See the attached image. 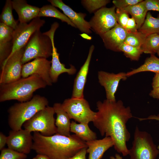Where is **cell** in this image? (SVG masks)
<instances>
[{
	"label": "cell",
	"mask_w": 159,
	"mask_h": 159,
	"mask_svg": "<svg viewBox=\"0 0 159 159\" xmlns=\"http://www.w3.org/2000/svg\"><path fill=\"white\" fill-rule=\"evenodd\" d=\"M45 97L36 95L30 100L15 103L8 109V123L12 130L22 129L24 124L40 110L48 106Z\"/></svg>",
	"instance_id": "4"
},
{
	"label": "cell",
	"mask_w": 159,
	"mask_h": 159,
	"mask_svg": "<svg viewBox=\"0 0 159 159\" xmlns=\"http://www.w3.org/2000/svg\"><path fill=\"white\" fill-rule=\"evenodd\" d=\"M62 105L70 118L79 123L89 124L95 119L96 112L91 110L88 102L84 98L66 99Z\"/></svg>",
	"instance_id": "8"
},
{
	"label": "cell",
	"mask_w": 159,
	"mask_h": 159,
	"mask_svg": "<svg viewBox=\"0 0 159 159\" xmlns=\"http://www.w3.org/2000/svg\"><path fill=\"white\" fill-rule=\"evenodd\" d=\"M55 113L53 107L48 105L25 122L23 126L31 132H38L46 136L52 135L57 133Z\"/></svg>",
	"instance_id": "7"
},
{
	"label": "cell",
	"mask_w": 159,
	"mask_h": 159,
	"mask_svg": "<svg viewBox=\"0 0 159 159\" xmlns=\"http://www.w3.org/2000/svg\"><path fill=\"white\" fill-rule=\"evenodd\" d=\"M116 16L118 24L125 29L129 18V14L124 9H116Z\"/></svg>",
	"instance_id": "34"
},
{
	"label": "cell",
	"mask_w": 159,
	"mask_h": 159,
	"mask_svg": "<svg viewBox=\"0 0 159 159\" xmlns=\"http://www.w3.org/2000/svg\"><path fill=\"white\" fill-rule=\"evenodd\" d=\"M110 2L108 0H82V5L90 13L94 14Z\"/></svg>",
	"instance_id": "31"
},
{
	"label": "cell",
	"mask_w": 159,
	"mask_h": 159,
	"mask_svg": "<svg viewBox=\"0 0 159 159\" xmlns=\"http://www.w3.org/2000/svg\"><path fill=\"white\" fill-rule=\"evenodd\" d=\"M119 51L122 52L126 57L132 61H138L143 53L141 47H133L124 43L119 47Z\"/></svg>",
	"instance_id": "30"
},
{
	"label": "cell",
	"mask_w": 159,
	"mask_h": 159,
	"mask_svg": "<svg viewBox=\"0 0 159 159\" xmlns=\"http://www.w3.org/2000/svg\"><path fill=\"white\" fill-rule=\"evenodd\" d=\"M42 16L56 18L60 19L62 22H66L68 25L76 28L67 16L60 12L56 7L52 4L44 5L40 8L38 17Z\"/></svg>",
	"instance_id": "27"
},
{
	"label": "cell",
	"mask_w": 159,
	"mask_h": 159,
	"mask_svg": "<svg viewBox=\"0 0 159 159\" xmlns=\"http://www.w3.org/2000/svg\"><path fill=\"white\" fill-rule=\"evenodd\" d=\"M32 150L50 159H68L82 149L87 148L86 142L75 134L67 136L56 134L46 136L34 132Z\"/></svg>",
	"instance_id": "2"
},
{
	"label": "cell",
	"mask_w": 159,
	"mask_h": 159,
	"mask_svg": "<svg viewBox=\"0 0 159 159\" xmlns=\"http://www.w3.org/2000/svg\"><path fill=\"white\" fill-rule=\"evenodd\" d=\"M47 86L38 75L34 74L9 83L0 85V102L16 100L19 102L28 101L36 90Z\"/></svg>",
	"instance_id": "3"
},
{
	"label": "cell",
	"mask_w": 159,
	"mask_h": 159,
	"mask_svg": "<svg viewBox=\"0 0 159 159\" xmlns=\"http://www.w3.org/2000/svg\"><path fill=\"white\" fill-rule=\"evenodd\" d=\"M8 147L26 154L29 153L33 144V135L25 129L11 130L7 136Z\"/></svg>",
	"instance_id": "13"
},
{
	"label": "cell",
	"mask_w": 159,
	"mask_h": 159,
	"mask_svg": "<svg viewBox=\"0 0 159 159\" xmlns=\"http://www.w3.org/2000/svg\"><path fill=\"white\" fill-rule=\"evenodd\" d=\"M24 50V47L15 52L1 66L0 85L11 82L21 78Z\"/></svg>",
	"instance_id": "11"
},
{
	"label": "cell",
	"mask_w": 159,
	"mask_h": 159,
	"mask_svg": "<svg viewBox=\"0 0 159 159\" xmlns=\"http://www.w3.org/2000/svg\"><path fill=\"white\" fill-rule=\"evenodd\" d=\"M45 23L44 20L39 17L34 19L29 23H19L14 30L12 50L8 57L24 47L33 34L40 30Z\"/></svg>",
	"instance_id": "9"
},
{
	"label": "cell",
	"mask_w": 159,
	"mask_h": 159,
	"mask_svg": "<svg viewBox=\"0 0 159 159\" xmlns=\"http://www.w3.org/2000/svg\"><path fill=\"white\" fill-rule=\"evenodd\" d=\"M32 159H50L48 156L46 155L37 154Z\"/></svg>",
	"instance_id": "43"
},
{
	"label": "cell",
	"mask_w": 159,
	"mask_h": 159,
	"mask_svg": "<svg viewBox=\"0 0 159 159\" xmlns=\"http://www.w3.org/2000/svg\"><path fill=\"white\" fill-rule=\"evenodd\" d=\"M143 52L155 54L159 49V34H153L148 36L141 47Z\"/></svg>",
	"instance_id": "29"
},
{
	"label": "cell",
	"mask_w": 159,
	"mask_h": 159,
	"mask_svg": "<svg viewBox=\"0 0 159 159\" xmlns=\"http://www.w3.org/2000/svg\"><path fill=\"white\" fill-rule=\"evenodd\" d=\"M81 36L82 37H83L84 38H85V39H91V37L88 36V35L87 34H86V36H85L84 33H83V34H81Z\"/></svg>",
	"instance_id": "45"
},
{
	"label": "cell",
	"mask_w": 159,
	"mask_h": 159,
	"mask_svg": "<svg viewBox=\"0 0 159 159\" xmlns=\"http://www.w3.org/2000/svg\"><path fill=\"white\" fill-rule=\"evenodd\" d=\"M159 154L157 146L151 135L140 130L136 126L132 146L129 149L130 159H156Z\"/></svg>",
	"instance_id": "5"
},
{
	"label": "cell",
	"mask_w": 159,
	"mask_h": 159,
	"mask_svg": "<svg viewBox=\"0 0 159 159\" xmlns=\"http://www.w3.org/2000/svg\"><path fill=\"white\" fill-rule=\"evenodd\" d=\"M142 1V0H114L112 2L116 8L123 9Z\"/></svg>",
	"instance_id": "35"
},
{
	"label": "cell",
	"mask_w": 159,
	"mask_h": 159,
	"mask_svg": "<svg viewBox=\"0 0 159 159\" xmlns=\"http://www.w3.org/2000/svg\"><path fill=\"white\" fill-rule=\"evenodd\" d=\"M151 85L153 89L159 87V73L155 74L152 79Z\"/></svg>",
	"instance_id": "41"
},
{
	"label": "cell",
	"mask_w": 159,
	"mask_h": 159,
	"mask_svg": "<svg viewBox=\"0 0 159 159\" xmlns=\"http://www.w3.org/2000/svg\"><path fill=\"white\" fill-rule=\"evenodd\" d=\"M115 9L114 6L105 7L95 13L89 21L91 29L100 36L116 26L118 23Z\"/></svg>",
	"instance_id": "10"
},
{
	"label": "cell",
	"mask_w": 159,
	"mask_h": 159,
	"mask_svg": "<svg viewBox=\"0 0 159 159\" xmlns=\"http://www.w3.org/2000/svg\"><path fill=\"white\" fill-rule=\"evenodd\" d=\"M128 32L118 24L100 36L105 47L115 52H119V47L124 43Z\"/></svg>",
	"instance_id": "17"
},
{
	"label": "cell",
	"mask_w": 159,
	"mask_h": 159,
	"mask_svg": "<svg viewBox=\"0 0 159 159\" xmlns=\"http://www.w3.org/2000/svg\"><path fill=\"white\" fill-rule=\"evenodd\" d=\"M52 52L50 38L38 30L33 34L24 47L22 63L25 64L37 58L47 59L52 56Z\"/></svg>",
	"instance_id": "6"
},
{
	"label": "cell",
	"mask_w": 159,
	"mask_h": 159,
	"mask_svg": "<svg viewBox=\"0 0 159 159\" xmlns=\"http://www.w3.org/2000/svg\"><path fill=\"white\" fill-rule=\"evenodd\" d=\"M1 151L0 159H26V155L8 148H4Z\"/></svg>",
	"instance_id": "33"
},
{
	"label": "cell",
	"mask_w": 159,
	"mask_h": 159,
	"mask_svg": "<svg viewBox=\"0 0 159 159\" xmlns=\"http://www.w3.org/2000/svg\"><path fill=\"white\" fill-rule=\"evenodd\" d=\"M57 29L56 27L52 26L49 31L44 33V34L50 38L52 42V52L50 75L52 83L57 82L59 76L62 73H66L69 75H72L76 72V69L74 66L70 65V67L67 68L65 65L60 62L59 54L57 52V49L55 46L54 41V34Z\"/></svg>",
	"instance_id": "14"
},
{
	"label": "cell",
	"mask_w": 159,
	"mask_h": 159,
	"mask_svg": "<svg viewBox=\"0 0 159 159\" xmlns=\"http://www.w3.org/2000/svg\"><path fill=\"white\" fill-rule=\"evenodd\" d=\"M149 95L152 98L159 100V87L153 89L150 91Z\"/></svg>",
	"instance_id": "42"
},
{
	"label": "cell",
	"mask_w": 159,
	"mask_h": 159,
	"mask_svg": "<svg viewBox=\"0 0 159 159\" xmlns=\"http://www.w3.org/2000/svg\"><path fill=\"white\" fill-rule=\"evenodd\" d=\"M95 48L94 45L90 47L87 59L80 68L74 79L72 98H84L83 92L88 72L92 55Z\"/></svg>",
	"instance_id": "18"
},
{
	"label": "cell",
	"mask_w": 159,
	"mask_h": 159,
	"mask_svg": "<svg viewBox=\"0 0 159 159\" xmlns=\"http://www.w3.org/2000/svg\"><path fill=\"white\" fill-rule=\"evenodd\" d=\"M48 1L54 7L62 11L76 27L82 33L87 34L92 33L89 22L85 19L87 15L86 13L76 12L62 0H48Z\"/></svg>",
	"instance_id": "16"
},
{
	"label": "cell",
	"mask_w": 159,
	"mask_h": 159,
	"mask_svg": "<svg viewBox=\"0 0 159 159\" xmlns=\"http://www.w3.org/2000/svg\"><path fill=\"white\" fill-rule=\"evenodd\" d=\"M146 37L138 31L135 32L128 33L124 43L133 47H141Z\"/></svg>",
	"instance_id": "32"
},
{
	"label": "cell",
	"mask_w": 159,
	"mask_h": 159,
	"mask_svg": "<svg viewBox=\"0 0 159 159\" xmlns=\"http://www.w3.org/2000/svg\"><path fill=\"white\" fill-rule=\"evenodd\" d=\"M7 136H5L1 132H0V150H1L7 144Z\"/></svg>",
	"instance_id": "40"
},
{
	"label": "cell",
	"mask_w": 159,
	"mask_h": 159,
	"mask_svg": "<svg viewBox=\"0 0 159 159\" xmlns=\"http://www.w3.org/2000/svg\"><path fill=\"white\" fill-rule=\"evenodd\" d=\"M96 106L97 111L92 122L94 125L101 136L112 139L117 152L124 156L129 155L126 143L130 139V134L126 124L133 117L130 107L124 106L120 100L112 101L106 99L97 102Z\"/></svg>",
	"instance_id": "1"
},
{
	"label": "cell",
	"mask_w": 159,
	"mask_h": 159,
	"mask_svg": "<svg viewBox=\"0 0 159 159\" xmlns=\"http://www.w3.org/2000/svg\"><path fill=\"white\" fill-rule=\"evenodd\" d=\"M110 159H122V158L119 154H116L115 156H111Z\"/></svg>",
	"instance_id": "44"
},
{
	"label": "cell",
	"mask_w": 159,
	"mask_h": 159,
	"mask_svg": "<svg viewBox=\"0 0 159 159\" xmlns=\"http://www.w3.org/2000/svg\"><path fill=\"white\" fill-rule=\"evenodd\" d=\"M140 121H142L147 120H154L158 121L159 122V113L157 115H151L147 117L140 118L136 117ZM158 149L159 151V145L157 146ZM158 159H159V154Z\"/></svg>",
	"instance_id": "39"
},
{
	"label": "cell",
	"mask_w": 159,
	"mask_h": 159,
	"mask_svg": "<svg viewBox=\"0 0 159 159\" xmlns=\"http://www.w3.org/2000/svg\"><path fill=\"white\" fill-rule=\"evenodd\" d=\"M87 148H84L82 149L75 155L68 159H86Z\"/></svg>",
	"instance_id": "38"
},
{
	"label": "cell",
	"mask_w": 159,
	"mask_h": 159,
	"mask_svg": "<svg viewBox=\"0 0 159 159\" xmlns=\"http://www.w3.org/2000/svg\"><path fill=\"white\" fill-rule=\"evenodd\" d=\"M135 20L138 30L141 27L145 19L148 10L145 2L142 1L135 4L128 6L124 9Z\"/></svg>",
	"instance_id": "24"
},
{
	"label": "cell",
	"mask_w": 159,
	"mask_h": 159,
	"mask_svg": "<svg viewBox=\"0 0 159 159\" xmlns=\"http://www.w3.org/2000/svg\"><path fill=\"white\" fill-rule=\"evenodd\" d=\"M12 1L6 0L0 16L1 22L12 28L14 30L17 26L19 21L16 20L12 14Z\"/></svg>",
	"instance_id": "28"
},
{
	"label": "cell",
	"mask_w": 159,
	"mask_h": 159,
	"mask_svg": "<svg viewBox=\"0 0 159 159\" xmlns=\"http://www.w3.org/2000/svg\"><path fill=\"white\" fill-rule=\"evenodd\" d=\"M14 30L0 23V65H1L10 54L13 47Z\"/></svg>",
	"instance_id": "20"
},
{
	"label": "cell",
	"mask_w": 159,
	"mask_h": 159,
	"mask_svg": "<svg viewBox=\"0 0 159 159\" xmlns=\"http://www.w3.org/2000/svg\"><path fill=\"white\" fill-rule=\"evenodd\" d=\"M138 31L146 37L153 34H159V14L155 17L150 12H148L143 23Z\"/></svg>",
	"instance_id": "26"
},
{
	"label": "cell",
	"mask_w": 159,
	"mask_h": 159,
	"mask_svg": "<svg viewBox=\"0 0 159 159\" xmlns=\"http://www.w3.org/2000/svg\"><path fill=\"white\" fill-rule=\"evenodd\" d=\"M97 75L99 82L105 90L106 99L116 101L115 94L119 82L121 80L127 79L126 73L121 72L115 74L100 71L98 72Z\"/></svg>",
	"instance_id": "15"
},
{
	"label": "cell",
	"mask_w": 159,
	"mask_h": 159,
	"mask_svg": "<svg viewBox=\"0 0 159 159\" xmlns=\"http://www.w3.org/2000/svg\"><path fill=\"white\" fill-rule=\"evenodd\" d=\"M148 11H153L159 12V0H145Z\"/></svg>",
	"instance_id": "36"
},
{
	"label": "cell",
	"mask_w": 159,
	"mask_h": 159,
	"mask_svg": "<svg viewBox=\"0 0 159 159\" xmlns=\"http://www.w3.org/2000/svg\"><path fill=\"white\" fill-rule=\"evenodd\" d=\"M12 7L17 13L20 23H28L38 17L40 8L28 4L24 0L12 1Z\"/></svg>",
	"instance_id": "19"
},
{
	"label": "cell",
	"mask_w": 159,
	"mask_h": 159,
	"mask_svg": "<svg viewBox=\"0 0 159 159\" xmlns=\"http://www.w3.org/2000/svg\"><path fill=\"white\" fill-rule=\"evenodd\" d=\"M86 143L87 153L89 154L88 159H101L105 152L114 146L113 141L109 137L89 141Z\"/></svg>",
	"instance_id": "21"
},
{
	"label": "cell",
	"mask_w": 159,
	"mask_h": 159,
	"mask_svg": "<svg viewBox=\"0 0 159 159\" xmlns=\"http://www.w3.org/2000/svg\"><path fill=\"white\" fill-rule=\"evenodd\" d=\"M125 29L128 33H134L138 31L136 22L132 17L129 19Z\"/></svg>",
	"instance_id": "37"
},
{
	"label": "cell",
	"mask_w": 159,
	"mask_h": 159,
	"mask_svg": "<svg viewBox=\"0 0 159 159\" xmlns=\"http://www.w3.org/2000/svg\"><path fill=\"white\" fill-rule=\"evenodd\" d=\"M157 54L158 55V56L159 57V49L158 50L157 52Z\"/></svg>",
	"instance_id": "46"
},
{
	"label": "cell",
	"mask_w": 159,
	"mask_h": 159,
	"mask_svg": "<svg viewBox=\"0 0 159 159\" xmlns=\"http://www.w3.org/2000/svg\"><path fill=\"white\" fill-rule=\"evenodd\" d=\"M70 131L71 132L74 133L80 139L85 142L97 139L96 133L90 128L88 124L77 123L72 121L71 122Z\"/></svg>",
	"instance_id": "23"
},
{
	"label": "cell",
	"mask_w": 159,
	"mask_h": 159,
	"mask_svg": "<svg viewBox=\"0 0 159 159\" xmlns=\"http://www.w3.org/2000/svg\"><path fill=\"white\" fill-rule=\"evenodd\" d=\"M53 107L57 116L55 125L57 134L67 136L70 135V119L62 108V104L55 103Z\"/></svg>",
	"instance_id": "22"
},
{
	"label": "cell",
	"mask_w": 159,
	"mask_h": 159,
	"mask_svg": "<svg viewBox=\"0 0 159 159\" xmlns=\"http://www.w3.org/2000/svg\"><path fill=\"white\" fill-rule=\"evenodd\" d=\"M51 61L47 59L39 58L34 59L31 62L23 64L21 77H28L36 74L39 76L46 83L51 86L52 82L50 75Z\"/></svg>",
	"instance_id": "12"
},
{
	"label": "cell",
	"mask_w": 159,
	"mask_h": 159,
	"mask_svg": "<svg viewBox=\"0 0 159 159\" xmlns=\"http://www.w3.org/2000/svg\"><path fill=\"white\" fill-rule=\"evenodd\" d=\"M145 72H150L155 73H159V58L155 54H151L147 58L144 64L126 73L127 77L136 74Z\"/></svg>",
	"instance_id": "25"
}]
</instances>
